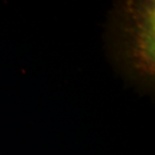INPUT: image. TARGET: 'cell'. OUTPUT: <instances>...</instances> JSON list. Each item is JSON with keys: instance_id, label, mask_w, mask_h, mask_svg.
Masks as SVG:
<instances>
[{"instance_id": "cell-1", "label": "cell", "mask_w": 155, "mask_h": 155, "mask_svg": "<svg viewBox=\"0 0 155 155\" xmlns=\"http://www.w3.org/2000/svg\"><path fill=\"white\" fill-rule=\"evenodd\" d=\"M154 1H119L109 13L105 32L107 55L127 85L154 96Z\"/></svg>"}]
</instances>
